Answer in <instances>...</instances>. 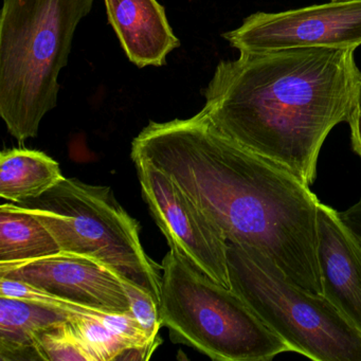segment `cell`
<instances>
[{
    "instance_id": "6da1fadb",
    "label": "cell",
    "mask_w": 361,
    "mask_h": 361,
    "mask_svg": "<svg viewBox=\"0 0 361 361\" xmlns=\"http://www.w3.org/2000/svg\"><path fill=\"white\" fill-rule=\"evenodd\" d=\"M169 175L228 243L269 257L295 284L323 293L318 206L310 187L219 134L202 113L149 122L132 143Z\"/></svg>"
},
{
    "instance_id": "7a4b0ae2",
    "label": "cell",
    "mask_w": 361,
    "mask_h": 361,
    "mask_svg": "<svg viewBox=\"0 0 361 361\" xmlns=\"http://www.w3.org/2000/svg\"><path fill=\"white\" fill-rule=\"evenodd\" d=\"M355 50L242 51L217 65L200 113L219 134L310 187L326 137L361 107Z\"/></svg>"
},
{
    "instance_id": "3957f363",
    "label": "cell",
    "mask_w": 361,
    "mask_h": 361,
    "mask_svg": "<svg viewBox=\"0 0 361 361\" xmlns=\"http://www.w3.org/2000/svg\"><path fill=\"white\" fill-rule=\"evenodd\" d=\"M94 0H4L0 16V116L20 143L39 134L58 104L59 75Z\"/></svg>"
},
{
    "instance_id": "277c9868",
    "label": "cell",
    "mask_w": 361,
    "mask_h": 361,
    "mask_svg": "<svg viewBox=\"0 0 361 361\" xmlns=\"http://www.w3.org/2000/svg\"><path fill=\"white\" fill-rule=\"evenodd\" d=\"M161 266L160 321L173 341L219 361H269L290 352L233 289L200 274L171 249Z\"/></svg>"
},
{
    "instance_id": "5b68a950",
    "label": "cell",
    "mask_w": 361,
    "mask_h": 361,
    "mask_svg": "<svg viewBox=\"0 0 361 361\" xmlns=\"http://www.w3.org/2000/svg\"><path fill=\"white\" fill-rule=\"evenodd\" d=\"M231 288L286 342L316 361H361V331L322 293L291 282L261 251L228 245Z\"/></svg>"
},
{
    "instance_id": "8992f818",
    "label": "cell",
    "mask_w": 361,
    "mask_h": 361,
    "mask_svg": "<svg viewBox=\"0 0 361 361\" xmlns=\"http://www.w3.org/2000/svg\"><path fill=\"white\" fill-rule=\"evenodd\" d=\"M18 204L46 226L62 252L104 264L149 291L159 306L162 266L145 252L138 221L111 188L64 178L39 197Z\"/></svg>"
},
{
    "instance_id": "52a82bcc",
    "label": "cell",
    "mask_w": 361,
    "mask_h": 361,
    "mask_svg": "<svg viewBox=\"0 0 361 361\" xmlns=\"http://www.w3.org/2000/svg\"><path fill=\"white\" fill-rule=\"evenodd\" d=\"M142 197L171 250L217 284L231 288L228 240L217 226L183 193L164 171L132 157Z\"/></svg>"
},
{
    "instance_id": "ba28073f",
    "label": "cell",
    "mask_w": 361,
    "mask_h": 361,
    "mask_svg": "<svg viewBox=\"0 0 361 361\" xmlns=\"http://www.w3.org/2000/svg\"><path fill=\"white\" fill-rule=\"evenodd\" d=\"M242 52L291 48H358L361 1L331 3L280 13L257 12L223 35Z\"/></svg>"
},
{
    "instance_id": "9c48e42d",
    "label": "cell",
    "mask_w": 361,
    "mask_h": 361,
    "mask_svg": "<svg viewBox=\"0 0 361 361\" xmlns=\"http://www.w3.org/2000/svg\"><path fill=\"white\" fill-rule=\"evenodd\" d=\"M0 278L28 283L98 312H130V299L120 274L90 257L61 252L20 263H0Z\"/></svg>"
},
{
    "instance_id": "30bf717a",
    "label": "cell",
    "mask_w": 361,
    "mask_h": 361,
    "mask_svg": "<svg viewBox=\"0 0 361 361\" xmlns=\"http://www.w3.org/2000/svg\"><path fill=\"white\" fill-rule=\"evenodd\" d=\"M318 259L322 295L361 331V243L339 212L318 206Z\"/></svg>"
},
{
    "instance_id": "8fae6325",
    "label": "cell",
    "mask_w": 361,
    "mask_h": 361,
    "mask_svg": "<svg viewBox=\"0 0 361 361\" xmlns=\"http://www.w3.org/2000/svg\"><path fill=\"white\" fill-rule=\"evenodd\" d=\"M109 20L128 60L139 68L166 65L180 45L157 0H104Z\"/></svg>"
},
{
    "instance_id": "7c38bea8",
    "label": "cell",
    "mask_w": 361,
    "mask_h": 361,
    "mask_svg": "<svg viewBox=\"0 0 361 361\" xmlns=\"http://www.w3.org/2000/svg\"><path fill=\"white\" fill-rule=\"evenodd\" d=\"M73 317L37 302L0 297V360H39V336Z\"/></svg>"
},
{
    "instance_id": "4fadbf2b",
    "label": "cell",
    "mask_w": 361,
    "mask_h": 361,
    "mask_svg": "<svg viewBox=\"0 0 361 361\" xmlns=\"http://www.w3.org/2000/svg\"><path fill=\"white\" fill-rule=\"evenodd\" d=\"M64 178L60 164L44 152L12 149L0 155V196L13 204L35 200Z\"/></svg>"
},
{
    "instance_id": "5bb4252c",
    "label": "cell",
    "mask_w": 361,
    "mask_h": 361,
    "mask_svg": "<svg viewBox=\"0 0 361 361\" xmlns=\"http://www.w3.org/2000/svg\"><path fill=\"white\" fill-rule=\"evenodd\" d=\"M62 252L49 230L13 202L0 207V263H20Z\"/></svg>"
},
{
    "instance_id": "9a60e30c",
    "label": "cell",
    "mask_w": 361,
    "mask_h": 361,
    "mask_svg": "<svg viewBox=\"0 0 361 361\" xmlns=\"http://www.w3.org/2000/svg\"><path fill=\"white\" fill-rule=\"evenodd\" d=\"M98 314H78L71 319V325L83 342L92 361L117 360L124 350L130 348L121 338L116 336Z\"/></svg>"
},
{
    "instance_id": "2e32d148",
    "label": "cell",
    "mask_w": 361,
    "mask_h": 361,
    "mask_svg": "<svg viewBox=\"0 0 361 361\" xmlns=\"http://www.w3.org/2000/svg\"><path fill=\"white\" fill-rule=\"evenodd\" d=\"M39 360L92 361L71 320L43 331L35 343Z\"/></svg>"
},
{
    "instance_id": "e0dca14e",
    "label": "cell",
    "mask_w": 361,
    "mask_h": 361,
    "mask_svg": "<svg viewBox=\"0 0 361 361\" xmlns=\"http://www.w3.org/2000/svg\"><path fill=\"white\" fill-rule=\"evenodd\" d=\"M120 279L123 283L126 295L130 299V310L145 329V335L152 348L156 350L161 343V340L158 337V333L160 327L162 326L157 302L149 291L145 290L138 285L123 278L121 274H120Z\"/></svg>"
},
{
    "instance_id": "ac0fdd59",
    "label": "cell",
    "mask_w": 361,
    "mask_h": 361,
    "mask_svg": "<svg viewBox=\"0 0 361 361\" xmlns=\"http://www.w3.org/2000/svg\"><path fill=\"white\" fill-rule=\"evenodd\" d=\"M343 223L361 243V200L343 212H339Z\"/></svg>"
},
{
    "instance_id": "d6986e66",
    "label": "cell",
    "mask_w": 361,
    "mask_h": 361,
    "mask_svg": "<svg viewBox=\"0 0 361 361\" xmlns=\"http://www.w3.org/2000/svg\"><path fill=\"white\" fill-rule=\"evenodd\" d=\"M348 126L350 128V141L353 151L361 158V107L355 111Z\"/></svg>"
},
{
    "instance_id": "ffe728a7",
    "label": "cell",
    "mask_w": 361,
    "mask_h": 361,
    "mask_svg": "<svg viewBox=\"0 0 361 361\" xmlns=\"http://www.w3.org/2000/svg\"><path fill=\"white\" fill-rule=\"evenodd\" d=\"M334 3H350V1H361V0H331Z\"/></svg>"
}]
</instances>
